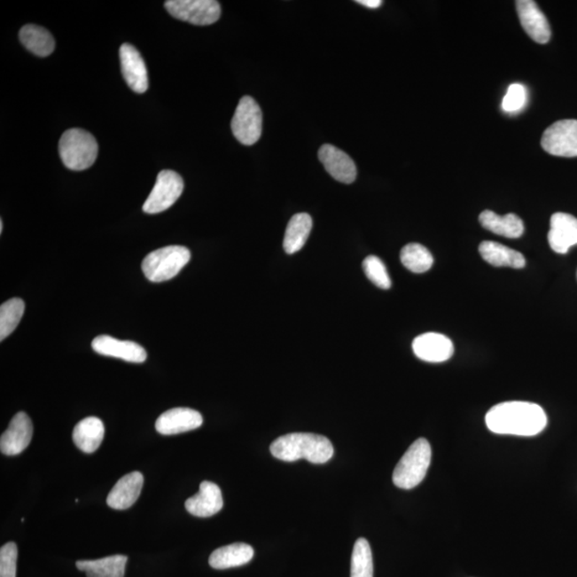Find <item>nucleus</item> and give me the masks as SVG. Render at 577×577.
Wrapping results in <instances>:
<instances>
[{
    "mask_svg": "<svg viewBox=\"0 0 577 577\" xmlns=\"http://www.w3.org/2000/svg\"><path fill=\"white\" fill-rule=\"evenodd\" d=\"M486 424L493 433L534 436L547 427L548 416L540 405L524 402H509L488 410Z\"/></svg>",
    "mask_w": 577,
    "mask_h": 577,
    "instance_id": "f257e3e1",
    "label": "nucleus"
},
{
    "mask_svg": "<svg viewBox=\"0 0 577 577\" xmlns=\"http://www.w3.org/2000/svg\"><path fill=\"white\" fill-rule=\"evenodd\" d=\"M272 455L278 460L294 462L300 459L314 464H324L334 456V447L324 435L290 433L273 441Z\"/></svg>",
    "mask_w": 577,
    "mask_h": 577,
    "instance_id": "f03ea898",
    "label": "nucleus"
},
{
    "mask_svg": "<svg viewBox=\"0 0 577 577\" xmlns=\"http://www.w3.org/2000/svg\"><path fill=\"white\" fill-rule=\"evenodd\" d=\"M98 145L93 135L82 129H71L62 134L59 154L66 168L85 170L95 164Z\"/></svg>",
    "mask_w": 577,
    "mask_h": 577,
    "instance_id": "7ed1b4c3",
    "label": "nucleus"
},
{
    "mask_svg": "<svg viewBox=\"0 0 577 577\" xmlns=\"http://www.w3.org/2000/svg\"><path fill=\"white\" fill-rule=\"evenodd\" d=\"M431 456L433 451L429 441L425 439L415 441L394 471V486L403 490H410L420 485L427 475Z\"/></svg>",
    "mask_w": 577,
    "mask_h": 577,
    "instance_id": "20e7f679",
    "label": "nucleus"
},
{
    "mask_svg": "<svg viewBox=\"0 0 577 577\" xmlns=\"http://www.w3.org/2000/svg\"><path fill=\"white\" fill-rule=\"evenodd\" d=\"M190 260L189 249L184 246H171L150 253L144 259L142 269L144 277L150 282L163 283L175 277Z\"/></svg>",
    "mask_w": 577,
    "mask_h": 577,
    "instance_id": "39448f33",
    "label": "nucleus"
},
{
    "mask_svg": "<svg viewBox=\"0 0 577 577\" xmlns=\"http://www.w3.org/2000/svg\"><path fill=\"white\" fill-rule=\"evenodd\" d=\"M262 121V112L258 103L252 97H243L232 119V133L241 144H254L261 137Z\"/></svg>",
    "mask_w": 577,
    "mask_h": 577,
    "instance_id": "423d86ee",
    "label": "nucleus"
},
{
    "mask_svg": "<svg viewBox=\"0 0 577 577\" xmlns=\"http://www.w3.org/2000/svg\"><path fill=\"white\" fill-rule=\"evenodd\" d=\"M184 190V182L173 170H163L158 175L152 191L144 204V212L148 214L168 210L180 199Z\"/></svg>",
    "mask_w": 577,
    "mask_h": 577,
    "instance_id": "0eeeda50",
    "label": "nucleus"
},
{
    "mask_svg": "<svg viewBox=\"0 0 577 577\" xmlns=\"http://www.w3.org/2000/svg\"><path fill=\"white\" fill-rule=\"evenodd\" d=\"M165 8L174 18L199 26L214 24L222 12L215 0H168Z\"/></svg>",
    "mask_w": 577,
    "mask_h": 577,
    "instance_id": "6e6552de",
    "label": "nucleus"
},
{
    "mask_svg": "<svg viewBox=\"0 0 577 577\" xmlns=\"http://www.w3.org/2000/svg\"><path fill=\"white\" fill-rule=\"evenodd\" d=\"M545 152L561 158L577 157V121L566 119L545 129L542 138Z\"/></svg>",
    "mask_w": 577,
    "mask_h": 577,
    "instance_id": "1a4fd4ad",
    "label": "nucleus"
},
{
    "mask_svg": "<svg viewBox=\"0 0 577 577\" xmlns=\"http://www.w3.org/2000/svg\"><path fill=\"white\" fill-rule=\"evenodd\" d=\"M516 6L519 22L530 38L539 44L548 43L552 31L537 3L534 0H518Z\"/></svg>",
    "mask_w": 577,
    "mask_h": 577,
    "instance_id": "9d476101",
    "label": "nucleus"
},
{
    "mask_svg": "<svg viewBox=\"0 0 577 577\" xmlns=\"http://www.w3.org/2000/svg\"><path fill=\"white\" fill-rule=\"evenodd\" d=\"M34 428L29 416L19 412L10 421L0 439V450L6 456H17L27 448L33 439Z\"/></svg>",
    "mask_w": 577,
    "mask_h": 577,
    "instance_id": "9b49d317",
    "label": "nucleus"
},
{
    "mask_svg": "<svg viewBox=\"0 0 577 577\" xmlns=\"http://www.w3.org/2000/svg\"><path fill=\"white\" fill-rule=\"evenodd\" d=\"M119 55H121L122 74L129 87L137 93L147 91L148 71L139 51L133 45L124 43L119 51Z\"/></svg>",
    "mask_w": 577,
    "mask_h": 577,
    "instance_id": "f8f14e48",
    "label": "nucleus"
},
{
    "mask_svg": "<svg viewBox=\"0 0 577 577\" xmlns=\"http://www.w3.org/2000/svg\"><path fill=\"white\" fill-rule=\"evenodd\" d=\"M204 423L199 412L187 408H175L160 416L155 429L162 435H175L199 429Z\"/></svg>",
    "mask_w": 577,
    "mask_h": 577,
    "instance_id": "ddd939ff",
    "label": "nucleus"
},
{
    "mask_svg": "<svg viewBox=\"0 0 577 577\" xmlns=\"http://www.w3.org/2000/svg\"><path fill=\"white\" fill-rule=\"evenodd\" d=\"M413 351L421 361L443 363L454 355L455 349L448 337L438 332H427L415 338Z\"/></svg>",
    "mask_w": 577,
    "mask_h": 577,
    "instance_id": "4468645a",
    "label": "nucleus"
},
{
    "mask_svg": "<svg viewBox=\"0 0 577 577\" xmlns=\"http://www.w3.org/2000/svg\"><path fill=\"white\" fill-rule=\"evenodd\" d=\"M92 349L98 355L121 358L129 363H142L147 360V352L138 343L121 341L107 335L95 338L92 341Z\"/></svg>",
    "mask_w": 577,
    "mask_h": 577,
    "instance_id": "2eb2a0df",
    "label": "nucleus"
},
{
    "mask_svg": "<svg viewBox=\"0 0 577 577\" xmlns=\"http://www.w3.org/2000/svg\"><path fill=\"white\" fill-rule=\"evenodd\" d=\"M319 159L327 173L335 180L346 184H351L356 180V165L342 150L331 144L322 145L319 150Z\"/></svg>",
    "mask_w": 577,
    "mask_h": 577,
    "instance_id": "dca6fc26",
    "label": "nucleus"
},
{
    "mask_svg": "<svg viewBox=\"0 0 577 577\" xmlns=\"http://www.w3.org/2000/svg\"><path fill=\"white\" fill-rule=\"evenodd\" d=\"M548 240L555 253H568L570 247L577 246V218L568 213H555L550 217Z\"/></svg>",
    "mask_w": 577,
    "mask_h": 577,
    "instance_id": "f3484780",
    "label": "nucleus"
},
{
    "mask_svg": "<svg viewBox=\"0 0 577 577\" xmlns=\"http://www.w3.org/2000/svg\"><path fill=\"white\" fill-rule=\"evenodd\" d=\"M223 506L222 495L220 487L211 481L201 482L199 492L187 499L186 511L191 516L199 518H210L220 512Z\"/></svg>",
    "mask_w": 577,
    "mask_h": 577,
    "instance_id": "a211bd4d",
    "label": "nucleus"
},
{
    "mask_svg": "<svg viewBox=\"0 0 577 577\" xmlns=\"http://www.w3.org/2000/svg\"><path fill=\"white\" fill-rule=\"evenodd\" d=\"M144 486L142 472H133L123 476L107 496V505L116 511H127L137 502Z\"/></svg>",
    "mask_w": 577,
    "mask_h": 577,
    "instance_id": "6ab92c4d",
    "label": "nucleus"
},
{
    "mask_svg": "<svg viewBox=\"0 0 577 577\" xmlns=\"http://www.w3.org/2000/svg\"><path fill=\"white\" fill-rule=\"evenodd\" d=\"M105 428L97 417H87L80 421L73 430V441L85 454H93L101 446Z\"/></svg>",
    "mask_w": 577,
    "mask_h": 577,
    "instance_id": "aec40b11",
    "label": "nucleus"
},
{
    "mask_svg": "<svg viewBox=\"0 0 577 577\" xmlns=\"http://www.w3.org/2000/svg\"><path fill=\"white\" fill-rule=\"evenodd\" d=\"M253 549L246 543H233L217 549L210 556L213 569L225 570L246 565L253 558Z\"/></svg>",
    "mask_w": 577,
    "mask_h": 577,
    "instance_id": "412c9836",
    "label": "nucleus"
},
{
    "mask_svg": "<svg viewBox=\"0 0 577 577\" xmlns=\"http://www.w3.org/2000/svg\"><path fill=\"white\" fill-rule=\"evenodd\" d=\"M480 222L487 230L508 238H518L524 233L523 221L513 213L501 216L486 210L481 213Z\"/></svg>",
    "mask_w": 577,
    "mask_h": 577,
    "instance_id": "4be33fe9",
    "label": "nucleus"
},
{
    "mask_svg": "<svg viewBox=\"0 0 577 577\" xmlns=\"http://www.w3.org/2000/svg\"><path fill=\"white\" fill-rule=\"evenodd\" d=\"M480 253L483 260L493 265V267L523 269L526 264L521 253L497 242H482L480 246Z\"/></svg>",
    "mask_w": 577,
    "mask_h": 577,
    "instance_id": "5701e85b",
    "label": "nucleus"
},
{
    "mask_svg": "<svg viewBox=\"0 0 577 577\" xmlns=\"http://www.w3.org/2000/svg\"><path fill=\"white\" fill-rule=\"evenodd\" d=\"M128 558L113 555L97 560H80L76 568L86 572L87 577H124Z\"/></svg>",
    "mask_w": 577,
    "mask_h": 577,
    "instance_id": "b1692460",
    "label": "nucleus"
},
{
    "mask_svg": "<svg viewBox=\"0 0 577 577\" xmlns=\"http://www.w3.org/2000/svg\"><path fill=\"white\" fill-rule=\"evenodd\" d=\"M313 229V218L307 213H299L291 218L284 238L285 252L292 254L305 246Z\"/></svg>",
    "mask_w": 577,
    "mask_h": 577,
    "instance_id": "393cba45",
    "label": "nucleus"
},
{
    "mask_svg": "<svg viewBox=\"0 0 577 577\" xmlns=\"http://www.w3.org/2000/svg\"><path fill=\"white\" fill-rule=\"evenodd\" d=\"M19 40L26 49L39 57L50 56L55 50L54 36L38 25H25L19 31Z\"/></svg>",
    "mask_w": 577,
    "mask_h": 577,
    "instance_id": "a878e982",
    "label": "nucleus"
},
{
    "mask_svg": "<svg viewBox=\"0 0 577 577\" xmlns=\"http://www.w3.org/2000/svg\"><path fill=\"white\" fill-rule=\"evenodd\" d=\"M400 259L405 268L413 273L428 272L434 263L433 253L418 243H410L402 248Z\"/></svg>",
    "mask_w": 577,
    "mask_h": 577,
    "instance_id": "bb28decb",
    "label": "nucleus"
},
{
    "mask_svg": "<svg viewBox=\"0 0 577 577\" xmlns=\"http://www.w3.org/2000/svg\"><path fill=\"white\" fill-rule=\"evenodd\" d=\"M24 311V300L18 298L9 300L0 307V341L6 339L17 330Z\"/></svg>",
    "mask_w": 577,
    "mask_h": 577,
    "instance_id": "cd10ccee",
    "label": "nucleus"
},
{
    "mask_svg": "<svg viewBox=\"0 0 577 577\" xmlns=\"http://www.w3.org/2000/svg\"><path fill=\"white\" fill-rule=\"evenodd\" d=\"M351 577H373L371 548L365 538L358 539L353 549Z\"/></svg>",
    "mask_w": 577,
    "mask_h": 577,
    "instance_id": "c85d7f7f",
    "label": "nucleus"
},
{
    "mask_svg": "<svg viewBox=\"0 0 577 577\" xmlns=\"http://www.w3.org/2000/svg\"><path fill=\"white\" fill-rule=\"evenodd\" d=\"M363 268L368 279L377 287L384 290L392 287V279L381 259L377 256H369L363 260Z\"/></svg>",
    "mask_w": 577,
    "mask_h": 577,
    "instance_id": "c756f323",
    "label": "nucleus"
},
{
    "mask_svg": "<svg viewBox=\"0 0 577 577\" xmlns=\"http://www.w3.org/2000/svg\"><path fill=\"white\" fill-rule=\"evenodd\" d=\"M18 547L14 542L0 549V577H17Z\"/></svg>",
    "mask_w": 577,
    "mask_h": 577,
    "instance_id": "7c9ffc66",
    "label": "nucleus"
},
{
    "mask_svg": "<svg viewBox=\"0 0 577 577\" xmlns=\"http://www.w3.org/2000/svg\"><path fill=\"white\" fill-rule=\"evenodd\" d=\"M527 101V93L521 84L509 86L506 96L503 97V109L506 113H517L521 111Z\"/></svg>",
    "mask_w": 577,
    "mask_h": 577,
    "instance_id": "2f4dec72",
    "label": "nucleus"
},
{
    "mask_svg": "<svg viewBox=\"0 0 577 577\" xmlns=\"http://www.w3.org/2000/svg\"><path fill=\"white\" fill-rule=\"evenodd\" d=\"M357 4H363L367 8L377 9L383 4L381 0H358Z\"/></svg>",
    "mask_w": 577,
    "mask_h": 577,
    "instance_id": "473e14b6",
    "label": "nucleus"
},
{
    "mask_svg": "<svg viewBox=\"0 0 577 577\" xmlns=\"http://www.w3.org/2000/svg\"><path fill=\"white\" fill-rule=\"evenodd\" d=\"M3 230H4V223L3 221H0V232L3 233Z\"/></svg>",
    "mask_w": 577,
    "mask_h": 577,
    "instance_id": "72a5a7b5",
    "label": "nucleus"
}]
</instances>
